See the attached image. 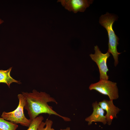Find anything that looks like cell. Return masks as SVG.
<instances>
[{
  "label": "cell",
  "mask_w": 130,
  "mask_h": 130,
  "mask_svg": "<svg viewBox=\"0 0 130 130\" xmlns=\"http://www.w3.org/2000/svg\"><path fill=\"white\" fill-rule=\"evenodd\" d=\"M89 89L90 90H95L102 94L108 96L110 100H116L119 97L117 83L108 80H100L97 82L91 84Z\"/></svg>",
  "instance_id": "277c9868"
},
{
  "label": "cell",
  "mask_w": 130,
  "mask_h": 130,
  "mask_svg": "<svg viewBox=\"0 0 130 130\" xmlns=\"http://www.w3.org/2000/svg\"><path fill=\"white\" fill-rule=\"evenodd\" d=\"M18 127L17 124L0 117V130H16Z\"/></svg>",
  "instance_id": "30bf717a"
},
{
  "label": "cell",
  "mask_w": 130,
  "mask_h": 130,
  "mask_svg": "<svg viewBox=\"0 0 130 130\" xmlns=\"http://www.w3.org/2000/svg\"><path fill=\"white\" fill-rule=\"evenodd\" d=\"M94 54H91L90 56L98 66L100 73V80H108L109 76L107 73L109 70L107 62V59L110 56V53L108 51L105 53H102L97 45L94 46Z\"/></svg>",
  "instance_id": "5b68a950"
},
{
  "label": "cell",
  "mask_w": 130,
  "mask_h": 130,
  "mask_svg": "<svg viewBox=\"0 0 130 130\" xmlns=\"http://www.w3.org/2000/svg\"><path fill=\"white\" fill-rule=\"evenodd\" d=\"M4 21L3 20H2L1 19H0V25L3 23Z\"/></svg>",
  "instance_id": "5bb4252c"
},
{
  "label": "cell",
  "mask_w": 130,
  "mask_h": 130,
  "mask_svg": "<svg viewBox=\"0 0 130 130\" xmlns=\"http://www.w3.org/2000/svg\"><path fill=\"white\" fill-rule=\"evenodd\" d=\"M19 102L17 108L13 111L6 112L4 111L1 115V117L5 120L16 124H19L21 125L28 127L31 121L25 116L24 109L25 105L26 100L22 94L18 95Z\"/></svg>",
  "instance_id": "3957f363"
},
{
  "label": "cell",
  "mask_w": 130,
  "mask_h": 130,
  "mask_svg": "<svg viewBox=\"0 0 130 130\" xmlns=\"http://www.w3.org/2000/svg\"><path fill=\"white\" fill-rule=\"evenodd\" d=\"M22 94L26 100L24 108L27 111L31 121L39 114L45 113L58 116L65 121H71L70 118L58 114L53 110L52 107L48 104V103L49 102H54L56 104L58 102L54 98L45 92H39L33 90L32 92H22Z\"/></svg>",
  "instance_id": "6da1fadb"
},
{
  "label": "cell",
  "mask_w": 130,
  "mask_h": 130,
  "mask_svg": "<svg viewBox=\"0 0 130 130\" xmlns=\"http://www.w3.org/2000/svg\"><path fill=\"white\" fill-rule=\"evenodd\" d=\"M44 119V118L42 116H38L32 121L27 130H38L39 125Z\"/></svg>",
  "instance_id": "8fae6325"
},
{
  "label": "cell",
  "mask_w": 130,
  "mask_h": 130,
  "mask_svg": "<svg viewBox=\"0 0 130 130\" xmlns=\"http://www.w3.org/2000/svg\"><path fill=\"white\" fill-rule=\"evenodd\" d=\"M92 0H58L65 8L74 13L78 12H84L92 4Z\"/></svg>",
  "instance_id": "8992f818"
},
{
  "label": "cell",
  "mask_w": 130,
  "mask_h": 130,
  "mask_svg": "<svg viewBox=\"0 0 130 130\" xmlns=\"http://www.w3.org/2000/svg\"><path fill=\"white\" fill-rule=\"evenodd\" d=\"M117 19L114 15L107 12L101 15L99 21L100 24L106 29L107 31L109 38L108 51L113 56L115 66L118 64V55L121 53L117 52V48L119 39L113 28V23Z\"/></svg>",
  "instance_id": "7a4b0ae2"
},
{
  "label": "cell",
  "mask_w": 130,
  "mask_h": 130,
  "mask_svg": "<svg viewBox=\"0 0 130 130\" xmlns=\"http://www.w3.org/2000/svg\"><path fill=\"white\" fill-rule=\"evenodd\" d=\"M93 112L92 114L85 119L88 122V125H91L93 122H98L105 125L107 124L105 115V111L98 105L97 101L93 102L92 104Z\"/></svg>",
  "instance_id": "ba28073f"
},
{
  "label": "cell",
  "mask_w": 130,
  "mask_h": 130,
  "mask_svg": "<svg viewBox=\"0 0 130 130\" xmlns=\"http://www.w3.org/2000/svg\"><path fill=\"white\" fill-rule=\"evenodd\" d=\"M52 124L53 122L52 120L47 119L45 122H41L38 130H51Z\"/></svg>",
  "instance_id": "7c38bea8"
},
{
  "label": "cell",
  "mask_w": 130,
  "mask_h": 130,
  "mask_svg": "<svg viewBox=\"0 0 130 130\" xmlns=\"http://www.w3.org/2000/svg\"><path fill=\"white\" fill-rule=\"evenodd\" d=\"M51 130H55L54 129L52 128ZM60 130H70V128L69 127H68L64 129H61Z\"/></svg>",
  "instance_id": "4fadbf2b"
},
{
  "label": "cell",
  "mask_w": 130,
  "mask_h": 130,
  "mask_svg": "<svg viewBox=\"0 0 130 130\" xmlns=\"http://www.w3.org/2000/svg\"><path fill=\"white\" fill-rule=\"evenodd\" d=\"M12 67H10L7 70H0V83L6 84L10 88V84L13 83L19 84L20 82L17 80L12 77L10 75V72Z\"/></svg>",
  "instance_id": "9c48e42d"
},
{
  "label": "cell",
  "mask_w": 130,
  "mask_h": 130,
  "mask_svg": "<svg viewBox=\"0 0 130 130\" xmlns=\"http://www.w3.org/2000/svg\"><path fill=\"white\" fill-rule=\"evenodd\" d=\"M113 101L104 99L98 103L99 105L106 111L105 116L107 124L108 125L111 124L113 119L114 118H117V114L121 110L114 104Z\"/></svg>",
  "instance_id": "52a82bcc"
}]
</instances>
